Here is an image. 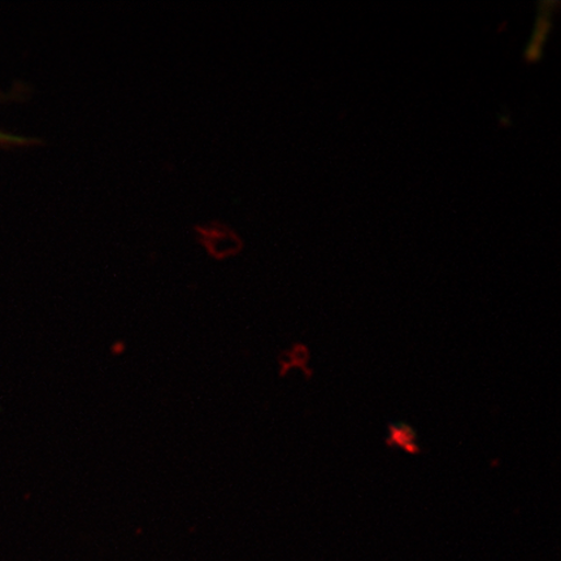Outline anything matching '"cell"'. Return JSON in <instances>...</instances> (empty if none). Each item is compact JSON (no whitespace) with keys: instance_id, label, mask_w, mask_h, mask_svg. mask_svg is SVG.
<instances>
[{"instance_id":"1","label":"cell","mask_w":561,"mask_h":561,"mask_svg":"<svg viewBox=\"0 0 561 561\" xmlns=\"http://www.w3.org/2000/svg\"><path fill=\"white\" fill-rule=\"evenodd\" d=\"M386 445L401 448L402 451L409 455H419L421 453L417 434L409 424H391L389 426V438L386 439Z\"/></svg>"},{"instance_id":"2","label":"cell","mask_w":561,"mask_h":561,"mask_svg":"<svg viewBox=\"0 0 561 561\" xmlns=\"http://www.w3.org/2000/svg\"><path fill=\"white\" fill-rule=\"evenodd\" d=\"M549 18L545 16L543 13L541 20H538L535 35H533L528 50H526V55H528L529 59H536L539 51H541V45L547 37V32H549Z\"/></svg>"}]
</instances>
